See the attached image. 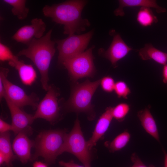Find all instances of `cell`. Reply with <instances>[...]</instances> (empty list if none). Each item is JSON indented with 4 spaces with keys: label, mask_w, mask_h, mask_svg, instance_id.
<instances>
[{
    "label": "cell",
    "mask_w": 167,
    "mask_h": 167,
    "mask_svg": "<svg viewBox=\"0 0 167 167\" xmlns=\"http://www.w3.org/2000/svg\"><path fill=\"white\" fill-rule=\"evenodd\" d=\"M131 160L133 165L131 167H154L153 165L148 166L144 165L135 153H133L131 154Z\"/></svg>",
    "instance_id": "cell-27"
},
{
    "label": "cell",
    "mask_w": 167,
    "mask_h": 167,
    "mask_svg": "<svg viewBox=\"0 0 167 167\" xmlns=\"http://www.w3.org/2000/svg\"><path fill=\"white\" fill-rule=\"evenodd\" d=\"M4 98L10 110L12 120V131L17 135L24 132L28 135L31 134V125L35 120L33 115L27 113L21 108L12 103L6 93Z\"/></svg>",
    "instance_id": "cell-10"
},
{
    "label": "cell",
    "mask_w": 167,
    "mask_h": 167,
    "mask_svg": "<svg viewBox=\"0 0 167 167\" xmlns=\"http://www.w3.org/2000/svg\"><path fill=\"white\" fill-rule=\"evenodd\" d=\"M67 134L66 131L63 129L41 131L34 141L35 150L31 161L41 157L48 165L55 163L57 157L62 153Z\"/></svg>",
    "instance_id": "cell-3"
},
{
    "label": "cell",
    "mask_w": 167,
    "mask_h": 167,
    "mask_svg": "<svg viewBox=\"0 0 167 167\" xmlns=\"http://www.w3.org/2000/svg\"><path fill=\"white\" fill-rule=\"evenodd\" d=\"M131 138L129 132L125 131L117 135L112 141L107 142L105 145L111 152L120 150L129 142Z\"/></svg>",
    "instance_id": "cell-22"
},
{
    "label": "cell",
    "mask_w": 167,
    "mask_h": 167,
    "mask_svg": "<svg viewBox=\"0 0 167 167\" xmlns=\"http://www.w3.org/2000/svg\"><path fill=\"white\" fill-rule=\"evenodd\" d=\"M93 34V31L92 30L84 34H74L65 39L55 40L58 51L59 62L62 64L65 61L84 52Z\"/></svg>",
    "instance_id": "cell-6"
},
{
    "label": "cell",
    "mask_w": 167,
    "mask_h": 167,
    "mask_svg": "<svg viewBox=\"0 0 167 167\" xmlns=\"http://www.w3.org/2000/svg\"><path fill=\"white\" fill-rule=\"evenodd\" d=\"M115 84L114 79L110 76H105L100 79V84L102 89L107 92L114 91Z\"/></svg>",
    "instance_id": "cell-26"
},
{
    "label": "cell",
    "mask_w": 167,
    "mask_h": 167,
    "mask_svg": "<svg viewBox=\"0 0 167 167\" xmlns=\"http://www.w3.org/2000/svg\"><path fill=\"white\" fill-rule=\"evenodd\" d=\"M0 60L2 62L8 61L9 65L14 67L15 64L19 60L18 57L13 54L8 47L0 43Z\"/></svg>",
    "instance_id": "cell-23"
},
{
    "label": "cell",
    "mask_w": 167,
    "mask_h": 167,
    "mask_svg": "<svg viewBox=\"0 0 167 167\" xmlns=\"http://www.w3.org/2000/svg\"><path fill=\"white\" fill-rule=\"evenodd\" d=\"M12 146L10 142L9 132L0 135V153L2 154L6 159L5 164L8 167H12V161L16 156L14 155Z\"/></svg>",
    "instance_id": "cell-19"
},
{
    "label": "cell",
    "mask_w": 167,
    "mask_h": 167,
    "mask_svg": "<svg viewBox=\"0 0 167 167\" xmlns=\"http://www.w3.org/2000/svg\"><path fill=\"white\" fill-rule=\"evenodd\" d=\"M52 29L49 30L40 38L33 39L26 48L19 51L17 56H24L30 59L39 71L43 88L47 91L48 84V72L51 60L56 50L55 41L51 39Z\"/></svg>",
    "instance_id": "cell-2"
},
{
    "label": "cell",
    "mask_w": 167,
    "mask_h": 167,
    "mask_svg": "<svg viewBox=\"0 0 167 167\" xmlns=\"http://www.w3.org/2000/svg\"><path fill=\"white\" fill-rule=\"evenodd\" d=\"M163 82L167 84V64L164 65L162 70Z\"/></svg>",
    "instance_id": "cell-30"
},
{
    "label": "cell",
    "mask_w": 167,
    "mask_h": 167,
    "mask_svg": "<svg viewBox=\"0 0 167 167\" xmlns=\"http://www.w3.org/2000/svg\"><path fill=\"white\" fill-rule=\"evenodd\" d=\"M65 152L74 155L85 167H91V150L85 139L78 118L71 131L67 134L62 150V153Z\"/></svg>",
    "instance_id": "cell-5"
},
{
    "label": "cell",
    "mask_w": 167,
    "mask_h": 167,
    "mask_svg": "<svg viewBox=\"0 0 167 167\" xmlns=\"http://www.w3.org/2000/svg\"><path fill=\"white\" fill-rule=\"evenodd\" d=\"M137 115L146 132L160 143L158 128L156 121L150 110V107H146L139 111Z\"/></svg>",
    "instance_id": "cell-16"
},
{
    "label": "cell",
    "mask_w": 167,
    "mask_h": 167,
    "mask_svg": "<svg viewBox=\"0 0 167 167\" xmlns=\"http://www.w3.org/2000/svg\"><path fill=\"white\" fill-rule=\"evenodd\" d=\"M12 130L11 124L5 122L2 118L0 119V133H3Z\"/></svg>",
    "instance_id": "cell-28"
},
{
    "label": "cell",
    "mask_w": 167,
    "mask_h": 167,
    "mask_svg": "<svg viewBox=\"0 0 167 167\" xmlns=\"http://www.w3.org/2000/svg\"><path fill=\"white\" fill-rule=\"evenodd\" d=\"M139 54L143 60H152L160 64H167V53L155 48L151 44H145L139 50Z\"/></svg>",
    "instance_id": "cell-17"
},
{
    "label": "cell",
    "mask_w": 167,
    "mask_h": 167,
    "mask_svg": "<svg viewBox=\"0 0 167 167\" xmlns=\"http://www.w3.org/2000/svg\"><path fill=\"white\" fill-rule=\"evenodd\" d=\"M28 135L24 132L19 133L16 135L12 145L13 150L16 156L24 164L31 161V150L34 146V141L30 140Z\"/></svg>",
    "instance_id": "cell-13"
},
{
    "label": "cell",
    "mask_w": 167,
    "mask_h": 167,
    "mask_svg": "<svg viewBox=\"0 0 167 167\" xmlns=\"http://www.w3.org/2000/svg\"><path fill=\"white\" fill-rule=\"evenodd\" d=\"M136 20L143 27L151 26L158 21L151 8L147 7H140L137 14Z\"/></svg>",
    "instance_id": "cell-20"
},
{
    "label": "cell",
    "mask_w": 167,
    "mask_h": 167,
    "mask_svg": "<svg viewBox=\"0 0 167 167\" xmlns=\"http://www.w3.org/2000/svg\"><path fill=\"white\" fill-rule=\"evenodd\" d=\"M113 107H107L105 111L98 120L92 137L87 141L89 149L91 150L96 145L97 141L101 138L107 130L113 119L112 111Z\"/></svg>",
    "instance_id": "cell-14"
},
{
    "label": "cell",
    "mask_w": 167,
    "mask_h": 167,
    "mask_svg": "<svg viewBox=\"0 0 167 167\" xmlns=\"http://www.w3.org/2000/svg\"><path fill=\"white\" fill-rule=\"evenodd\" d=\"M14 67L18 71L22 82L27 85H31L35 81L36 73L32 66L19 60Z\"/></svg>",
    "instance_id": "cell-18"
},
{
    "label": "cell",
    "mask_w": 167,
    "mask_h": 167,
    "mask_svg": "<svg viewBox=\"0 0 167 167\" xmlns=\"http://www.w3.org/2000/svg\"><path fill=\"white\" fill-rule=\"evenodd\" d=\"M119 6L114 11L116 16H123L125 15L123 9L125 7H140L153 8L156 12L160 13L166 11L165 8L159 6L154 0H119Z\"/></svg>",
    "instance_id": "cell-15"
},
{
    "label": "cell",
    "mask_w": 167,
    "mask_h": 167,
    "mask_svg": "<svg viewBox=\"0 0 167 167\" xmlns=\"http://www.w3.org/2000/svg\"><path fill=\"white\" fill-rule=\"evenodd\" d=\"M163 152L164 154V167H167V153L164 150Z\"/></svg>",
    "instance_id": "cell-32"
},
{
    "label": "cell",
    "mask_w": 167,
    "mask_h": 167,
    "mask_svg": "<svg viewBox=\"0 0 167 167\" xmlns=\"http://www.w3.org/2000/svg\"><path fill=\"white\" fill-rule=\"evenodd\" d=\"M46 25L41 19H32L31 24L20 28L12 36L16 41L28 45L33 39H38L43 36Z\"/></svg>",
    "instance_id": "cell-11"
},
{
    "label": "cell",
    "mask_w": 167,
    "mask_h": 167,
    "mask_svg": "<svg viewBox=\"0 0 167 167\" xmlns=\"http://www.w3.org/2000/svg\"><path fill=\"white\" fill-rule=\"evenodd\" d=\"M88 1L67 0L51 6L46 5L42 9L43 15L58 24L63 25L64 34L71 35L80 33L90 25L88 19L82 17V12Z\"/></svg>",
    "instance_id": "cell-1"
},
{
    "label": "cell",
    "mask_w": 167,
    "mask_h": 167,
    "mask_svg": "<svg viewBox=\"0 0 167 167\" xmlns=\"http://www.w3.org/2000/svg\"><path fill=\"white\" fill-rule=\"evenodd\" d=\"M48 165L40 161H35L33 164V167H48Z\"/></svg>",
    "instance_id": "cell-31"
},
{
    "label": "cell",
    "mask_w": 167,
    "mask_h": 167,
    "mask_svg": "<svg viewBox=\"0 0 167 167\" xmlns=\"http://www.w3.org/2000/svg\"><path fill=\"white\" fill-rule=\"evenodd\" d=\"M94 47L92 46L83 52L62 63L73 81L93 75L95 68L92 50Z\"/></svg>",
    "instance_id": "cell-7"
},
{
    "label": "cell",
    "mask_w": 167,
    "mask_h": 167,
    "mask_svg": "<svg viewBox=\"0 0 167 167\" xmlns=\"http://www.w3.org/2000/svg\"><path fill=\"white\" fill-rule=\"evenodd\" d=\"M125 43L118 33L114 34L112 42L108 49L105 51L100 49L104 57L109 60L114 67L117 66V62L125 57L132 50Z\"/></svg>",
    "instance_id": "cell-12"
},
{
    "label": "cell",
    "mask_w": 167,
    "mask_h": 167,
    "mask_svg": "<svg viewBox=\"0 0 167 167\" xmlns=\"http://www.w3.org/2000/svg\"><path fill=\"white\" fill-rule=\"evenodd\" d=\"M114 91L118 98L127 99L131 93V90L124 81H118L115 83Z\"/></svg>",
    "instance_id": "cell-25"
},
{
    "label": "cell",
    "mask_w": 167,
    "mask_h": 167,
    "mask_svg": "<svg viewBox=\"0 0 167 167\" xmlns=\"http://www.w3.org/2000/svg\"><path fill=\"white\" fill-rule=\"evenodd\" d=\"M59 165L63 167H85L75 164L73 161H71L68 162L60 161L59 162Z\"/></svg>",
    "instance_id": "cell-29"
},
{
    "label": "cell",
    "mask_w": 167,
    "mask_h": 167,
    "mask_svg": "<svg viewBox=\"0 0 167 167\" xmlns=\"http://www.w3.org/2000/svg\"><path fill=\"white\" fill-rule=\"evenodd\" d=\"M100 83V79L92 82L87 80L75 85L66 103L68 110L77 113H86L89 119H93L95 116L91 104L92 99Z\"/></svg>",
    "instance_id": "cell-4"
},
{
    "label": "cell",
    "mask_w": 167,
    "mask_h": 167,
    "mask_svg": "<svg viewBox=\"0 0 167 167\" xmlns=\"http://www.w3.org/2000/svg\"><path fill=\"white\" fill-rule=\"evenodd\" d=\"M8 72V69L1 67L0 79L3 84L6 93L9 99L20 108L30 106L34 109H36L38 104L39 98L34 93L28 95L21 88L10 82L7 78Z\"/></svg>",
    "instance_id": "cell-8"
},
{
    "label": "cell",
    "mask_w": 167,
    "mask_h": 167,
    "mask_svg": "<svg viewBox=\"0 0 167 167\" xmlns=\"http://www.w3.org/2000/svg\"><path fill=\"white\" fill-rule=\"evenodd\" d=\"M130 110L129 104L125 103H119L113 107L112 113L113 118L118 121H122L129 113Z\"/></svg>",
    "instance_id": "cell-24"
},
{
    "label": "cell",
    "mask_w": 167,
    "mask_h": 167,
    "mask_svg": "<svg viewBox=\"0 0 167 167\" xmlns=\"http://www.w3.org/2000/svg\"><path fill=\"white\" fill-rule=\"evenodd\" d=\"M58 96V92L55 87L49 86L46 95L38 103L33 115L34 119H43L50 124L55 122L59 116Z\"/></svg>",
    "instance_id": "cell-9"
},
{
    "label": "cell",
    "mask_w": 167,
    "mask_h": 167,
    "mask_svg": "<svg viewBox=\"0 0 167 167\" xmlns=\"http://www.w3.org/2000/svg\"><path fill=\"white\" fill-rule=\"evenodd\" d=\"M3 1L12 6V13L19 19L23 20L28 16L29 9L26 6V0H4Z\"/></svg>",
    "instance_id": "cell-21"
}]
</instances>
